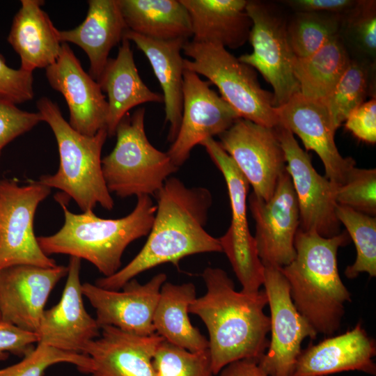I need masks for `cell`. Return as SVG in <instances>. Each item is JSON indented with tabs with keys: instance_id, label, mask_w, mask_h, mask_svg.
<instances>
[{
	"instance_id": "4316f807",
	"label": "cell",
	"mask_w": 376,
	"mask_h": 376,
	"mask_svg": "<svg viewBox=\"0 0 376 376\" xmlns=\"http://www.w3.org/2000/svg\"><path fill=\"white\" fill-rule=\"evenodd\" d=\"M189 15L192 41L237 48L248 39L252 22L244 0H180Z\"/></svg>"
},
{
	"instance_id": "b9f144b4",
	"label": "cell",
	"mask_w": 376,
	"mask_h": 376,
	"mask_svg": "<svg viewBox=\"0 0 376 376\" xmlns=\"http://www.w3.org/2000/svg\"><path fill=\"white\" fill-rule=\"evenodd\" d=\"M301 13H329L338 15L351 11L358 1L350 0H295L288 1Z\"/></svg>"
},
{
	"instance_id": "8992f818",
	"label": "cell",
	"mask_w": 376,
	"mask_h": 376,
	"mask_svg": "<svg viewBox=\"0 0 376 376\" xmlns=\"http://www.w3.org/2000/svg\"><path fill=\"white\" fill-rule=\"evenodd\" d=\"M145 108L125 115L117 125L116 143L102 159V170L110 193L120 198L155 195L179 168L167 152L148 141L144 125Z\"/></svg>"
},
{
	"instance_id": "d590c367",
	"label": "cell",
	"mask_w": 376,
	"mask_h": 376,
	"mask_svg": "<svg viewBox=\"0 0 376 376\" xmlns=\"http://www.w3.org/2000/svg\"><path fill=\"white\" fill-rule=\"evenodd\" d=\"M335 199L338 205L375 217V169L353 167L345 182L336 186Z\"/></svg>"
},
{
	"instance_id": "30bf717a",
	"label": "cell",
	"mask_w": 376,
	"mask_h": 376,
	"mask_svg": "<svg viewBox=\"0 0 376 376\" xmlns=\"http://www.w3.org/2000/svg\"><path fill=\"white\" fill-rule=\"evenodd\" d=\"M246 11L252 22L249 39L251 54L238 59L256 69L273 88V105L279 107L299 93L293 71L295 55L290 45L284 19L265 4L247 1Z\"/></svg>"
},
{
	"instance_id": "f1b7e54d",
	"label": "cell",
	"mask_w": 376,
	"mask_h": 376,
	"mask_svg": "<svg viewBox=\"0 0 376 376\" xmlns=\"http://www.w3.org/2000/svg\"><path fill=\"white\" fill-rule=\"evenodd\" d=\"M129 30L159 40L192 37L189 15L180 0H118Z\"/></svg>"
},
{
	"instance_id": "5bb4252c",
	"label": "cell",
	"mask_w": 376,
	"mask_h": 376,
	"mask_svg": "<svg viewBox=\"0 0 376 376\" xmlns=\"http://www.w3.org/2000/svg\"><path fill=\"white\" fill-rule=\"evenodd\" d=\"M249 207L255 221L254 240L263 266L282 268L296 256L295 237L299 226V210L290 175H280L271 198L265 201L253 192Z\"/></svg>"
},
{
	"instance_id": "4dcf8cb0",
	"label": "cell",
	"mask_w": 376,
	"mask_h": 376,
	"mask_svg": "<svg viewBox=\"0 0 376 376\" xmlns=\"http://www.w3.org/2000/svg\"><path fill=\"white\" fill-rule=\"evenodd\" d=\"M336 216L353 241L357 256L354 263L346 267L345 275L349 279L361 273L376 276V218L346 206L337 205Z\"/></svg>"
},
{
	"instance_id": "5b68a950",
	"label": "cell",
	"mask_w": 376,
	"mask_h": 376,
	"mask_svg": "<svg viewBox=\"0 0 376 376\" xmlns=\"http://www.w3.org/2000/svg\"><path fill=\"white\" fill-rule=\"evenodd\" d=\"M42 121L51 127L59 153V166L53 175L40 176L38 182L61 190L83 212L93 211L97 204L111 210L113 200L104 180L101 152L108 137L107 129L88 136L74 130L55 102L46 97L36 103Z\"/></svg>"
},
{
	"instance_id": "f546056e",
	"label": "cell",
	"mask_w": 376,
	"mask_h": 376,
	"mask_svg": "<svg viewBox=\"0 0 376 376\" xmlns=\"http://www.w3.org/2000/svg\"><path fill=\"white\" fill-rule=\"evenodd\" d=\"M350 59L338 36L306 58L295 57L293 71L299 93L324 102L347 68Z\"/></svg>"
},
{
	"instance_id": "83f0119b",
	"label": "cell",
	"mask_w": 376,
	"mask_h": 376,
	"mask_svg": "<svg viewBox=\"0 0 376 376\" xmlns=\"http://www.w3.org/2000/svg\"><path fill=\"white\" fill-rule=\"evenodd\" d=\"M196 298L194 283L166 281L160 289L152 320L155 334L190 352L205 350L209 345L208 340L189 318V306Z\"/></svg>"
},
{
	"instance_id": "7a4b0ae2",
	"label": "cell",
	"mask_w": 376,
	"mask_h": 376,
	"mask_svg": "<svg viewBox=\"0 0 376 376\" xmlns=\"http://www.w3.org/2000/svg\"><path fill=\"white\" fill-rule=\"evenodd\" d=\"M206 293L196 298L189 313L206 326L213 375L228 363L244 359L259 361L266 352L270 319L264 312L268 304L265 290L237 292L222 269L206 267L203 274Z\"/></svg>"
},
{
	"instance_id": "44dd1931",
	"label": "cell",
	"mask_w": 376,
	"mask_h": 376,
	"mask_svg": "<svg viewBox=\"0 0 376 376\" xmlns=\"http://www.w3.org/2000/svg\"><path fill=\"white\" fill-rule=\"evenodd\" d=\"M375 341L359 322L344 334L301 350L292 376H328L351 370L375 375Z\"/></svg>"
},
{
	"instance_id": "603a6c76",
	"label": "cell",
	"mask_w": 376,
	"mask_h": 376,
	"mask_svg": "<svg viewBox=\"0 0 376 376\" xmlns=\"http://www.w3.org/2000/svg\"><path fill=\"white\" fill-rule=\"evenodd\" d=\"M116 58H109L97 80L107 95L106 128L109 137L115 136L117 125L132 109L145 103H164L162 94L151 91L136 68L130 41L123 38Z\"/></svg>"
},
{
	"instance_id": "9a60e30c",
	"label": "cell",
	"mask_w": 376,
	"mask_h": 376,
	"mask_svg": "<svg viewBox=\"0 0 376 376\" xmlns=\"http://www.w3.org/2000/svg\"><path fill=\"white\" fill-rule=\"evenodd\" d=\"M196 73H183V102L178 134L166 152L178 168L191 150L204 140L219 136L239 118L234 109Z\"/></svg>"
},
{
	"instance_id": "8d00e7d4",
	"label": "cell",
	"mask_w": 376,
	"mask_h": 376,
	"mask_svg": "<svg viewBox=\"0 0 376 376\" xmlns=\"http://www.w3.org/2000/svg\"><path fill=\"white\" fill-rule=\"evenodd\" d=\"M33 84V72L10 68L0 54V100L17 105L32 100Z\"/></svg>"
},
{
	"instance_id": "d6a6232c",
	"label": "cell",
	"mask_w": 376,
	"mask_h": 376,
	"mask_svg": "<svg viewBox=\"0 0 376 376\" xmlns=\"http://www.w3.org/2000/svg\"><path fill=\"white\" fill-rule=\"evenodd\" d=\"M368 79L366 68L361 63L350 61L332 92L323 102L336 131L349 114L364 102Z\"/></svg>"
},
{
	"instance_id": "d4e9b609",
	"label": "cell",
	"mask_w": 376,
	"mask_h": 376,
	"mask_svg": "<svg viewBox=\"0 0 376 376\" xmlns=\"http://www.w3.org/2000/svg\"><path fill=\"white\" fill-rule=\"evenodd\" d=\"M8 42L20 58V69L33 72L47 68L58 58L62 42L58 30L42 8V0H21Z\"/></svg>"
},
{
	"instance_id": "e0dca14e",
	"label": "cell",
	"mask_w": 376,
	"mask_h": 376,
	"mask_svg": "<svg viewBox=\"0 0 376 376\" xmlns=\"http://www.w3.org/2000/svg\"><path fill=\"white\" fill-rule=\"evenodd\" d=\"M80 269L81 259L70 256L60 301L44 311L36 334L38 343L86 355L88 345L100 336L101 328L84 307Z\"/></svg>"
},
{
	"instance_id": "836d02e7",
	"label": "cell",
	"mask_w": 376,
	"mask_h": 376,
	"mask_svg": "<svg viewBox=\"0 0 376 376\" xmlns=\"http://www.w3.org/2000/svg\"><path fill=\"white\" fill-rule=\"evenodd\" d=\"M157 376H212L209 350L190 352L163 339L152 358Z\"/></svg>"
},
{
	"instance_id": "f35d334b",
	"label": "cell",
	"mask_w": 376,
	"mask_h": 376,
	"mask_svg": "<svg viewBox=\"0 0 376 376\" xmlns=\"http://www.w3.org/2000/svg\"><path fill=\"white\" fill-rule=\"evenodd\" d=\"M375 1H358L351 10L350 25L357 42L368 54L376 49Z\"/></svg>"
},
{
	"instance_id": "ba28073f",
	"label": "cell",
	"mask_w": 376,
	"mask_h": 376,
	"mask_svg": "<svg viewBox=\"0 0 376 376\" xmlns=\"http://www.w3.org/2000/svg\"><path fill=\"white\" fill-rule=\"evenodd\" d=\"M222 173L226 181L231 208V222L226 233L219 238L242 285V292H258L264 283L263 266L258 254L254 237L247 221V195L249 184L230 156L214 138L200 144Z\"/></svg>"
},
{
	"instance_id": "484cf974",
	"label": "cell",
	"mask_w": 376,
	"mask_h": 376,
	"mask_svg": "<svg viewBox=\"0 0 376 376\" xmlns=\"http://www.w3.org/2000/svg\"><path fill=\"white\" fill-rule=\"evenodd\" d=\"M124 38L133 42L147 57L163 92L167 140L173 143L181 123L183 102L184 58L182 47L189 40L152 39L127 29Z\"/></svg>"
},
{
	"instance_id": "9c48e42d",
	"label": "cell",
	"mask_w": 376,
	"mask_h": 376,
	"mask_svg": "<svg viewBox=\"0 0 376 376\" xmlns=\"http://www.w3.org/2000/svg\"><path fill=\"white\" fill-rule=\"evenodd\" d=\"M51 189L38 181L19 185L0 180V269L17 265L56 267L40 249L33 231L36 209Z\"/></svg>"
},
{
	"instance_id": "1f68e13d",
	"label": "cell",
	"mask_w": 376,
	"mask_h": 376,
	"mask_svg": "<svg viewBox=\"0 0 376 376\" xmlns=\"http://www.w3.org/2000/svg\"><path fill=\"white\" fill-rule=\"evenodd\" d=\"M326 13H300L288 26L290 45L295 57H308L338 36L340 17Z\"/></svg>"
},
{
	"instance_id": "7402d4cb",
	"label": "cell",
	"mask_w": 376,
	"mask_h": 376,
	"mask_svg": "<svg viewBox=\"0 0 376 376\" xmlns=\"http://www.w3.org/2000/svg\"><path fill=\"white\" fill-rule=\"evenodd\" d=\"M163 338L125 332L112 326L101 327L100 335L88 346L93 362L91 376H157L152 364Z\"/></svg>"
},
{
	"instance_id": "ffe728a7",
	"label": "cell",
	"mask_w": 376,
	"mask_h": 376,
	"mask_svg": "<svg viewBox=\"0 0 376 376\" xmlns=\"http://www.w3.org/2000/svg\"><path fill=\"white\" fill-rule=\"evenodd\" d=\"M45 70L49 85L66 101L70 113L68 123L74 130L93 136L106 128V96L99 84L84 71L68 43H62L58 58Z\"/></svg>"
},
{
	"instance_id": "52a82bcc",
	"label": "cell",
	"mask_w": 376,
	"mask_h": 376,
	"mask_svg": "<svg viewBox=\"0 0 376 376\" xmlns=\"http://www.w3.org/2000/svg\"><path fill=\"white\" fill-rule=\"evenodd\" d=\"M184 68L203 75L240 118L275 127L279 125L272 93L261 88L253 68L217 43L187 40L182 47Z\"/></svg>"
},
{
	"instance_id": "7bdbcfd3",
	"label": "cell",
	"mask_w": 376,
	"mask_h": 376,
	"mask_svg": "<svg viewBox=\"0 0 376 376\" xmlns=\"http://www.w3.org/2000/svg\"><path fill=\"white\" fill-rule=\"evenodd\" d=\"M219 373L220 376H268L258 366V361L251 359L233 361Z\"/></svg>"
},
{
	"instance_id": "7c38bea8",
	"label": "cell",
	"mask_w": 376,
	"mask_h": 376,
	"mask_svg": "<svg viewBox=\"0 0 376 376\" xmlns=\"http://www.w3.org/2000/svg\"><path fill=\"white\" fill-rule=\"evenodd\" d=\"M274 129L285 154V169L298 201L299 228L315 232L324 237L338 235L341 233V224L336 212L337 185L316 171L311 157L299 146L289 130L281 125Z\"/></svg>"
},
{
	"instance_id": "2e32d148",
	"label": "cell",
	"mask_w": 376,
	"mask_h": 376,
	"mask_svg": "<svg viewBox=\"0 0 376 376\" xmlns=\"http://www.w3.org/2000/svg\"><path fill=\"white\" fill-rule=\"evenodd\" d=\"M166 274L159 273L145 284L136 279L127 281L122 290H107L85 282L82 292L95 310L101 327L112 326L125 332L148 336L155 334L152 324L160 289Z\"/></svg>"
},
{
	"instance_id": "d6986e66",
	"label": "cell",
	"mask_w": 376,
	"mask_h": 376,
	"mask_svg": "<svg viewBox=\"0 0 376 376\" xmlns=\"http://www.w3.org/2000/svg\"><path fill=\"white\" fill-rule=\"evenodd\" d=\"M276 112L279 125L297 135L306 150L319 156L325 177L337 185L343 184L356 162L340 154L334 140L336 130L324 103L298 93L276 107Z\"/></svg>"
},
{
	"instance_id": "6da1fadb",
	"label": "cell",
	"mask_w": 376,
	"mask_h": 376,
	"mask_svg": "<svg viewBox=\"0 0 376 376\" xmlns=\"http://www.w3.org/2000/svg\"><path fill=\"white\" fill-rule=\"evenodd\" d=\"M155 196L157 210L146 244L116 273L97 279L98 287L118 290L138 274L159 265L169 263L178 267L185 257L222 252L219 238L205 229L212 203L207 189L188 187L178 178L170 177Z\"/></svg>"
},
{
	"instance_id": "277c9868",
	"label": "cell",
	"mask_w": 376,
	"mask_h": 376,
	"mask_svg": "<svg viewBox=\"0 0 376 376\" xmlns=\"http://www.w3.org/2000/svg\"><path fill=\"white\" fill-rule=\"evenodd\" d=\"M64 223L61 229L49 236L37 237L47 255L67 254L92 263L104 276L116 273L127 246L148 235L157 205L149 196H139L134 210L119 219H102L93 211L75 214L66 207L64 198L57 194Z\"/></svg>"
},
{
	"instance_id": "4fadbf2b",
	"label": "cell",
	"mask_w": 376,
	"mask_h": 376,
	"mask_svg": "<svg viewBox=\"0 0 376 376\" xmlns=\"http://www.w3.org/2000/svg\"><path fill=\"white\" fill-rule=\"evenodd\" d=\"M218 136L219 145L245 177L253 192L268 201L286 166L274 127L240 118Z\"/></svg>"
},
{
	"instance_id": "ac0fdd59",
	"label": "cell",
	"mask_w": 376,
	"mask_h": 376,
	"mask_svg": "<svg viewBox=\"0 0 376 376\" xmlns=\"http://www.w3.org/2000/svg\"><path fill=\"white\" fill-rule=\"evenodd\" d=\"M68 266L17 265L0 269V320L36 333L49 296Z\"/></svg>"
},
{
	"instance_id": "cb8c5ba5",
	"label": "cell",
	"mask_w": 376,
	"mask_h": 376,
	"mask_svg": "<svg viewBox=\"0 0 376 376\" xmlns=\"http://www.w3.org/2000/svg\"><path fill=\"white\" fill-rule=\"evenodd\" d=\"M86 18L70 30H58L61 42L81 48L90 61L89 75L97 81L111 49L122 42L127 29L118 0H89Z\"/></svg>"
},
{
	"instance_id": "ab89813d",
	"label": "cell",
	"mask_w": 376,
	"mask_h": 376,
	"mask_svg": "<svg viewBox=\"0 0 376 376\" xmlns=\"http://www.w3.org/2000/svg\"><path fill=\"white\" fill-rule=\"evenodd\" d=\"M35 343H38L36 333L0 320V360H6L10 354L24 357L35 348Z\"/></svg>"
},
{
	"instance_id": "e575fe53",
	"label": "cell",
	"mask_w": 376,
	"mask_h": 376,
	"mask_svg": "<svg viewBox=\"0 0 376 376\" xmlns=\"http://www.w3.org/2000/svg\"><path fill=\"white\" fill-rule=\"evenodd\" d=\"M71 363L79 372L90 374L93 362L88 356L64 352L42 343H37L31 352L17 363L0 369V376H44L52 366Z\"/></svg>"
},
{
	"instance_id": "8fae6325",
	"label": "cell",
	"mask_w": 376,
	"mask_h": 376,
	"mask_svg": "<svg viewBox=\"0 0 376 376\" xmlns=\"http://www.w3.org/2000/svg\"><path fill=\"white\" fill-rule=\"evenodd\" d=\"M264 276L271 338L258 366L268 376H292L302 342L315 339L318 333L295 307L281 268L265 266Z\"/></svg>"
},
{
	"instance_id": "74e56055",
	"label": "cell",
	"mask_w": 376,
	"mask_h": 376,
	"mask_svg": "<svg viewBox=\"0 0 376 376\" xmlns=\"http://www.w3.org/2000/svg\"><path fill=\"white\" fill-rule=\"evenodd\" d=\"M42 121L38 112H29L0 100V155L4 147Z\"/></svg>"
},
{
	"instance_id": "3957f363",
	"label": "cell",
	"mask_w": 376,
	"mask_h": 376,
	"mask_svg": "<svg viewBox=\"0 0 376 376\" xmlns=\"http://www.w3.org/2000/svg\"><path fill=\"white\" fill-rule=\"evenodd\" d=\"M350 240L347 232L324 237L299 228L294 244L296 256L281 268L295 307L318 334L331 336L336 332L345 304L351 301L337 265L338 250Z\"/></svg>"
},
{
	"instance_id": "60d3db41",
	"label": "cell",
	"mask_w": 376,
	"mask_h": 376,
	"mask_svg": "<svg viewBox=\"0 0 376 376\" xmlns=\"http://www.w3.org/2000/svg\"><path fill=\"white\" fill-rule=\"evenodd\" d=\"M345 128L357 138L369 143L376 142V100L372 98L353 110L345 121Z\"/></svg>"
}]
</instances>
